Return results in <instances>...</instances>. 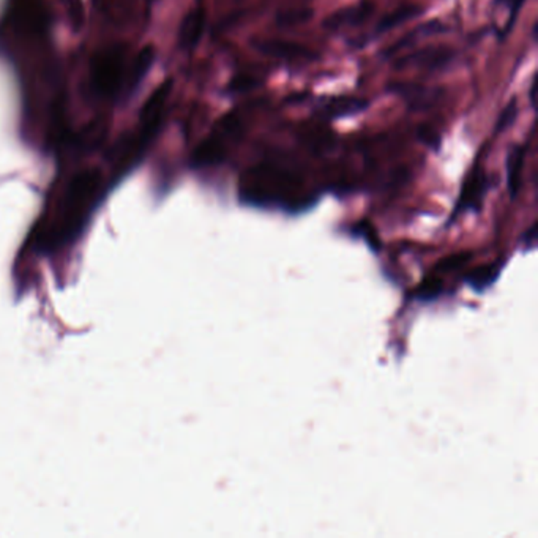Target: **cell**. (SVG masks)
<instances>
[{"label": "cell", "instance_id": "obj_1", "mask_svg": "<svg viewBox=\"0 0 538 538\" xmlns=\"http://www.w3.org/2000/svg\"><path fill=\"white\" fill-rule=\"evenodd\" d=\"M102 187L103 181L98 171H83L73 177L57 213L38 224L34 237L36 245L40 249H54L76 236L102 198Z\"/></svg>", "mask_w": 538, "mask_h": 538}, {"label": "cell", "instance_id": "obj_2", "mask_svg": "<svg viewBox=\"0 0 538 538\" xmlns=\"http://www.w3.org/2000/svg\"><path fill=\"white\" fill-rule=\"evenodd\" d=\"M298 179L275 166H258L247 171L240 181V200L249 206H288V201L298 209Z\"/></svg>", "mask_w": 538, "mask_h": 538}, {"label": "cell", "instance_id": "obj_3", "mask_svg": "<svg viewBox=\"0 0 538 538\" xmlns=\"http://www.w3.org/2000/svg\"><path fill=\"white\" fill-rule=\"evenodd\" d=\"M243 133H245V121L239 111H232L230 114L223 115L213 127L212 133L196 147L191 157L193 168H209L224 161L230 147H234L239 141L242 140Z\"/></svg>", "mask_w": 538, "mask_h": 538}, {"label": "cell", "instance_id": "obj_4", "mask_svg": "<svg viewBox=\"0 0 538 538\" xmlns=\"http://www.w3.org/2000/svg\"><path fill=\"white\" fill-rule=\"evenodd\" d=\"M127 49L122 44L100 51L91 67L92 89L100 97H114L121 92L127 74Z\"/></svg>", "mask_w": 538, "mask_h": 538}, {"label": "cell", "instance_id": "obj_5", "mask_svg": "<svg viewBox=\"0 0 538 538\" xmlns=\"http://www.w3.org/2000/svg\"><path fill=\"white\" fill-rule=\"evenodd\" d=\"M253 48L259 54L289 64H308L319 59V54L308 46L286 40H256Z\"/></svg>", "mask_w": 538, "mask_h": 538}, {"label": "cell", "instance_id": "obj_6", "mask_svg": "<svg viewBox=\"0 0 538 538\" xmlns=\"http://www.w3.org/2000/svg\"><path fill=\"white\" fill-rule=\"evenodd\" d=\"M454 49L447 46H426L403 55L395 62L396 68H420L425 72H437L454 61Z\"/></svg>", "mask_w": 538, "mask_h": 538}, {"label": "cell", "instance_id": "obj_7", "mask_svg": "<svg viewBox=\"0 0 538 538\" xmlns=\"http://www.w3.org/2000/svg\"><path fill=\"white\" fill-rule=\"evenodd\" d=\"M387 92L401 98L412 111H428L441 98V92L437 89H430L424 84L405 83V81L388 83Z\"/></svg>", "mask_w": 538, "mask_h": 538}, {"label": "cell", "instance_id": "obj_8", "mask_svg": "<svg viewBox=\"0 0 538 538\" xmlns=\"http://www.w3.org/2000/svg\"><path fill=\"white\" fill-rule=\"evenodd\" d=\"M376 12V5L369 0H360L354 5L343 6L337 12L330 13L324 21L322 27L326 31H341L346 27H357L368 21L373 13Z\"/></svg>", "mask_w": 538, "mask_h": 538}, {"label": "cell", "instance_id": "obj_9", "mask_svg": "<svg viewBox=\"0 0 538 538\" xmlns=\"http://www.w3.org/2000/svg\"><path fill=\"white\" fill-rule=\"evenodd\" d=\"M369 102L367 98L341 95V97L326 98L316 104L315 115L322 121H338L345 117H354L367 111Z\"/></svg>", "mask_w": 538, "mask_h": 538}, {"label": "cell", "instance_id": "obj_10", "mask_svg": "<svg viewBox=\"0 0 538 538\" xmlns=\"http://www.w3.org/2000/svg\"><path fill=\"white\" fill-rule=\"evenodd\" d=\"M488 190V177L480 166H475L471 174L467 177L463 190H461L460 200L456 204V213L466 212V210H477L484 202V193Z\"/></svg>", "mask_w": 538, "mask_h": 538}, {"label": "cell", "instance_id": "obj_11", "mask_svg": "<svg viewBox=\"0 0 538 538\" xmlns=\"http://www.w3.org/2000/svg\"><path fill=\"white\" fill-rule=\"evenodd\" d=\"M422 13H424V6L422 5H414V4L411 5L409 4V5L398 6L396 10L388 13L384 18L379 19V23L376 24L375 29H373V32L369 35L363 36L365 42H362L360 48L365 46L367 43L371 42V40H375L376 36H381L384 34L394 31L399 25L406 24L407 21L417 18Z\"/></svg>", "mask_w": 538, "mask_h": 538}, {"label": "cell", "instance_id": "obj_12", "mask_svg": "<svg viewBox=\"0 0 538 538\" xmlns=\"http://www.w3.org/2000/svg\"><path fill=\"white\" fill-rule=\"evenodd\" d=\"M206 31V12L204 8H194L183 18L179 31V44L185 51H193L200 44Z\"/></svg>", "mask_w": 538, "mask_h": 538}, {"label": "cell", "instance_id": "obj_13", "mask_svg": "<svg viewBox=\"0 0 538 538\" xmlns=\"http://www.w3.org/2000/svg\"><path fill=\"white\" fill-rule=\"evenodd\" d=\"M526 145L516 144L510 149L507 157V188L512 200H516L523 183V171L526 161Z\"/></svg>", "mask_w": 538, "mask_h": 538}, {"label": "cell", "instance_id": "obj_14", "mask_svg": "<svg viewBox=\"0 0 538 538\" xmlns=\"http://www.w3.org/2000/svg\"><path fill=\"white\" fill-rule=\"evenodd\" d=\"M445 31H447V25L442 24L439 21H430V23H426V24L418 25L414 31L406 34L399 42L394 43L390 48L386 49V51H384V57H388V59L394 57V55L401 53L403 49L407 48V46H411V44L417 42L420 36L435 35V34H441V32Z\"/></svg>", "mask_w": 538, "mask_h": 538}, {"label": "cell", "instance_id": "obj_15", "mask_svg": "<svg viewBox=\"0 0 538 538\" xmlns=\"http://www.w3.org/2000/svg\"><path fill=\"white\" fill-rule=\"evenodd\" d=\"M504 262L503 260H496L493 264H484L472 270L466 277V281L475 290H484L486 288H490L501 275L503 270Z\"/></svg>", "mask_w": 538, "mask_h": 538}, {"label": "cell", "instance_id": "obj_16", "mask_svg": "<svg viewBox=\"0 0 538 538\" xmlns=\"http://www.w3.org/2000/svg\"><path fill=\"white\" fill-rule=\"evenodd\" d=\"M155 59V53L152 46H145L141 51L140 55L134 61L133 68H132V87H136L140 84L141 79L144 78L145 73L149 72Z\"/></svg>", "mask_w": 538, "mask_h": 538}, {"label": "cell", "instance_id": "obj_17", "mask_svg": "<svg viewBox=\"0 0 538 538\" xmlns=\"http://www.w3.org/2000/svg\"><path fill=\"white\" fill-rule=\"evenodd\" d=\"M313 10L311 8H292L279 12L277 16V24L279 27H296V25L305 24L307 21L313 18Z\"/></svg>", "mask_w": 538, "mask_h": 538}, {"label": "cell", "instance_id": "obj_18", "mask_svg": "<svg viewBox=\"0 0 538 538\" xmlns=\"http://www.w3.org/2000/svg\"><path fill=\"white\" fill-rule=\"evenodd\" d=\"M524 4H526V0H503V5L507 6L508 18L503 29L497 32L499 40H505L510 35V32L514 31L516 19H518V15H520L521 8L524 6Z\"/></svg>", "mask_w": 538, "mask_h": 538}, {"label": "cell", "instance_id": "obj_19", "mask_svg": "<svg viewBox=\"0 0 538 538\" xmlns=\"http://www.w3.org/2000/svg\"><path fill=\"white\" fill-rule=\"evenodd\" d=\"M516 117H518V98L514 97L497 117L496 127H494L496 128V133H504L505 130L512 127L514 121H516Z\"/></svg>", "mask_w": 538, "mask_h": 538}, {"label": "cell", "instance_id": "obj_20", "mask_svg": "<svg viewBox=\"0 0 538 538\" xmlns=\"http://www.w3.org/2000/svg\"><path fill=\"white\" fill-rule=\"evenodd\" d=\"M442 290V279L437 275H431L428 279H425L422 285L418 286L416 290V296L422 300H431L435 297L439 296Z\"/></svg>", "mask_w": 538, "mask_h": 538}, {"label": "cell", "instance_id": "obj_21", "mask_svg": "<svg viewBox=\"0 0 538 538\" xmlns=\"http://www.w3.org/2000/svg\"><path fill=\"white\" fill-rule=\"evenodd\" d=\"M417 138L433 151L441 149V134L437 133L435 128L430 127V125H422V127L418 128Z\"/></svg>", "mask_w": 538, "mask_h": 538}, {"label": "cell", "instance_id": "obj_22", "mask_svg": "<svg viewBox=\"0 0 538 538\" xmlns=\"http://www.w3.org/2000/svg\"><path fill=\"white\" fill-rule=\"evenodd\" d=\"M259 84V81L253 76H236L228 85V91L230 93H245V92L253 91Z\"/></svg>", "mask_w": 538, "mask_h": 538}, {"label": "cell", "instance_id": "obj_23", "mask_svg": "<svg viewBox=\"0 0 538 538\" xmlns=\"http://www.w3.org/2000/svg\"><path fill=\"white\" fill-rule=\"evenodd\" d=\"M471 258V253H458L454 254V256H450V258H445V259L442 260L441 264H439V270H454V269H458V267L463 266L465 262H467V259Z\"/></svg>", "mask_w": 538, "mask_h": 538}, {"label": "cell", "instance_id": "obj_24", "mask_svg": "<svg viewBox=\"0 0 538 538\" xmlns=\"http://www.w3.org/2000/svg\"><path fill=\"white\" fill-rule=\"evenodd\" d=\"M535 79L533 81V85H531V104H533V108H535V104H537V100H535Z\"/></svg>", "mask_w": 538, "mask_h": 538}, {"label": "cell", "instance_id": "obj_25", "mask_svg": "<svg viewBox=\"0 0 538 538\" xmlns=\"http://www.w3.org/2000/svg\"><path fill=\"white\" fill-rule=\"evenodd\" d=\"M196 2H202V0H196Z\"/></svg>", "mask_w": 538, "mask_h": 538}]
</instances>
